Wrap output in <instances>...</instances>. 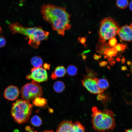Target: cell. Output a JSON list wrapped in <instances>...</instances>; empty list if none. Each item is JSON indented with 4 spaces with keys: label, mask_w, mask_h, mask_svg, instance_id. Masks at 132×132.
I'll list each match as a JSON object with an SVG mask.
<instances>
[{
    "label": "cell",
    "mask_w": 132,
    "mask_h": 132,
    "mask_svg": "<svg viewBox=\"0 0 132 132\" xmlns=\"http://www.w3.org/2000/svg\"><path fill=\"white\" fill-rule=\"evenodd\" d=\"M66 10L65 7L47 4L42 5L40 10L44 20L51 24L54 30L63 36L66 30L71 28L70 23L71 15Z\"/></svg>",
    "instance_id": "6da1fadb"
},
{
    "label": "cell",
    "mask_w": 132,
    "mask_h": 132,
    "mask_svg": "<svg viewBox=\"0 0 132 132\" xmlns=\"http://www.w3.org/2000/svg\"><path fill=\"white\" fill-rule=\"evenodd\" d=\"M91 123L93 128L98 132H107L113 130L116 125L113 112L110 110L101 111L96 107L92 109Z\"/></svg>",
    "instance_id": "7a4b0ae2"
},
{
    "label": "cell",
    "mask_w": 132,
    "mask_h": 132,
    "mask_svg": "<svg viewBox=\"0 0 132 132\" xmlns=\"http://www.w3.org/2000/svg\"><path fill=\"white\" fill-rule=\"evenodd\" d=\"M32 107L29 101L18 99L12 104L11 115L16 122L21 124L26 123L32 113Z\"/></svg>",
    "instance_id": "3957f363"
},
{
    "label": "cell",
    "mask_w": 132,
    "mask_h": 132,
    "mask_svg": "<svg viewBox=\"0 0 132 132\" xmlns=\"http://www.w3.org/2000/svg\"><path fill=\"white\" fill-rule=\"evenodd\" d=\"M21 33L29 39L28 44L31 47L37 49L43 40L47 39L49 33L44 31L40 26L33 27H24Z\"/></svg>",
    "instance_id": "277c9868"
},
{
    "label": "cell",
    "mask_w": 132,
    "mask_h": 132,
    "mask_svg": "<svg viewBox=\"0 0 132 132\" xmlns=\"http://www.w3.org/2000/svg\"><path fill=\"white\" fill-rule=\"evenodd\" d=\"M119 28V24L112 18L107 17L103 19L100 24L99 41L104 43L107 40L114 37Z\"/></svg>",
    "instance_id": "5b68a950"
},
{
    "label": "cell",
    "mask_w": 132,
    "mask_h": 132,
    "mask_svg": "<svg viewBox=\"0 0 132 132\" xmlns=\"http://www.w3.org/2000/svg\"><path fill=\"white\" fill-rule=\"evenodd\" d=\"M43 92L40 85L33 80L23 85L21 90L22 99L29 101L36 98L41 97Z\"/></svg>",
    "instance_id": "8992f818"
},
{
    "label": "cell",
    "mask_w": 132,
    "mask_h": 132,
    "mask_svg": "<svg viewBox=\"0 0 132 132\" xmlns=\"http://www.w3.org/2000/svg\"><path fill=\"white\" fill-rule=\"evenodd\" d=\"M27 79H32L38 83L46 81L48 79V75L46 70L42 67H33L31 70V73L26 77Z\"/></svg>",
    "instance_id": "52a82bcc"
},
{
    "label": "cell",
    "mask_w": 132,
    "mask_h": 132,
    "mask_svg": "<svg viewBox=\"0 0 132 132\" xmlns=\"http://www.w3.org/2000/svg\"><path fill=\"white\" fill-rule=\"evenodd\" d=\"M81 81L83 86L90 93L94 94H103L104 91L99 89L94 79L85 76Z\"/></svg>",
    "instance_id": "ba28073f"
},
{
    "label": "cell",
    "mask_w": 132,
    "mask_h": 132,
    "mask_svg": "<svg viewBox=\"0 0 132 132\" xmlns=\"http://www.w3.org/2000/svg\"><path fill=\"white\" fill-rule=\"evenodd\" d=\"M132 28L127 24L119 28L117 33L121 42L123 41L131 42L132 40Z\"/></svg>",
    "instance_id": "9c48e42d"
},
{
    "label": "cell",
    "mask_w": 132,
    "mask_h": 132,
    "mask_svg": "<svg viewBox=\"0 0 132 132\" xmlns=\"http://www.w3.org/2000/svg\"><path fill=\"white\" fill-rule=\"evenodd\" d=\"M19 93V90L17 87L14 85H10L5 89L4 96L6 99L13 101L18 98Z\"/></svg>",
    "instance_id": "30bf717a"
},
{
    "label": "cell",
    "mask_w": 132,
    "mask_h": 132,
    "mask_svg": "<svg viewBox=\"0 0 132 132\" xmlns=\"http://www.w3.org/2000/svg\"><path fill=\"white\" fill-rule=\"evenodd\" d=\"M73 125L71 121H63L58 125L56 132H73Z\"/></svg>",
    "instance_id": "8fae6325"
},
{
    "label": "cell",
    "mask_w": 132,
    "mask_h": 132,
    "mask_svg": "<svg viewBox=\"0 0 132 132\" xmlns=\"http://www.w3.org/2000/svg\"><path fill=\"white\" fill-rule=\"evenodd\" d=\"M66 73V70L63 66H59L57 67L54 71L52 73L51 77L52 79L55 80L57 77H64Z\"/></svg>",
    "instance_id": "7c38bea8"
},
{
    "label": "cell",
    "mask_w": 132,
    "mask_h": 132,
    "mask_svg": "<svg viewBox=\"0 0 132 132\" xmlns=\"http://www.w3.org/2000/svg\"><path fill=\"white\" fill-rule=\"evenodd\" d=\"M111 48L108 43H99L98 44L96 47V51L100 55L104 54L105 51L107 49Z\"/></svg>",
    "instance_id": "4fadbf2b"
},
{
    "label": "cell",
    "mask_w": 132,
    "mask_h": 132,
    "mask_svg": "<svg viewBox=\"0 0 132 132\" xmlns=\"http://www.w3.org/2000/svg\"><path fill=\"white\" fill-rule=\"evenodd\" d=\"M96 81L97 86L99 89L104 91L109 87V82L107 79L102 78L99 79H97Z\"/></svg>",
    "instance_id": "5bb4252c"
},
{
    "label": "cell",
    "mask_w": 132,
    "mask_h": 132,
    "mask_svg": "<svg viewBox=\"0 0 132 132\" xmlns=\"http://www.w3.org/2000/svg\"><path fill=\"white\" fill-rule=\"evenodd\" d=\"M53 88L54 90L56 92L61 93L65 89V85L63 81L58 80L54 84Z\"/></svg>",
    "instance_id": "9a60e30c"
},
{
    "label": "cell",
    "mask_w": 132,
    "mask_h": 132,
    "mask_svg": "<svg viewBox=\"0 0 132 132\" xmlns=\"http://www.w3.org/2000/svg\"><path fill=\"white\" fill-rule=\"evenodd\" d=\"M31 64L34 67H41L43 64V61L42 58L38 56L33 57L31 60Z\"/></svg>",
    "instance_id": "2e32d148"
},
{
    "label": "cell",
    "mask_w": 132,
    "mask_h": 132,
    "mask_svg": "<svg viewBox=\"0 0 132 132\" xmlns=\"http://www.w3.org/2000/svg\"><path fill=\"white\" fill-rule=\"evenodd\" d=\"M32 103L37 107H42L45 106L47 104V101L44 98L38 97L33 99Z\"/></svg>",
    "instance_id": "e0dca14e"
},
{
    "label": "cell",
    "mask_w": 132,
    "mask_h": 132,
    "mask_svg": "<svg viewBox=\"0 0 132 132\" xmlns=\"http://www.w3.org/2000/svg\"><path fill=\"white\" fill-rule=\"evenodd\" d=\"M85 130L84 127L79 121L73 123V132H85Z\"/></svg>",
    "instance_id": "ac0fdd59"
},
{
    "label": "cell",
    "mask_w": 132,
    "mask_h": 132,
    "mask_svg": "<svg viewBox=\"0 0 132 132\" xmlns=\"http://www.w3.org/2000/svg\"><path fill=\"white\" fill-rule=\"evenodd\" d=\"M31 123L34 126L39 127L42 124V121L40 117L37 115L33 116L31 119Z\"/></svg>",
    "instance_id": "d6986e66"
},
{
    "label": "cell",
    "mask_w": 132,
    "mask_h": 132,
    "mask_svg": "<svg viewBox=\"0 0 132 132\" xmlns=\"http://www.w3.org/2000/svg\"><path fill=\"white\" fill-rule=\"evenodd\" d=\"M66 72L68 74L71 76L76 75L78 72V69L77 67L73 65H70L67 67Z\"/></svg>",
    "instance_id": "ffe728a7"
},
{
    "label": "cell",
    "mask_w": 132,
    "mask_h": 132,
    "mask_svg": "<svg viewBox=\"0 0 132 132\" xmlns=\"http://www.w3.org/2000/svg\"><path fill=\"white\" fill-rule=\"evenodd\" d=\"M116 4L117 7L119 8L124 9L128 6L129 1L128 0H117Z\"/></svg>",
    "instance_id": "44dd1931"
},
{
    "label": "cell",
    "mask_w": 132,
    "mask_h": 132,
    "mask_svg": "<svg viewBox=\"0 0 132 132\" xmlns=\"http://www.w3.org/2000/svg\"><path fill=\"white\" fill-rule=\"evenodd\" d=\"M118 51L114 48H111L106 50L104 53V54L108 56L111 57L115 56Z\"/></svg>",
    "instance_id": "7402d4cb"
},
{
    "label": "cell",
    "mask_w": 132,
    "mask_h": 132,
    "mask_svg": "<svg viewBox=\"0 0 132 132\" xmlns=\"http://www.w3.org/2000/svg\"><path fill=\"white\" fill-rule=\"evenodd\" d=\"M126 45L118 43L114 47L118 51H121L124 50L126 48Z\"/></svg>",
    "instance_id": "603a6c76"
},
{
    "label": "cell",
    "mask_w": 132,
    "mask_h": 132,
    "mask_svg": "<svg viewBox=\"0 0 132 132\" xmlns=\"http://www.w3.org/2000/svg\"><path fill=\"white\" fill-rule=\"evenodd\" d=\"M117 41L114 37H112L109 39V44L112 47H114L117 44Z\"/></svg>",
    "instance_id": "cb8c5ba5"
},
{
    "label": "cell",
    "mask_w": 132,
    "mask_h": 132,
    "mask_svg": "<svg viewBox=\"0 0 132 132\" xmlns=\"http://www.w3.org/2000/svg\"><path fill=\"white\" fill-rule=\"evenodd\" d=\"M87 70L88 73L87 76V77L93 79L95 78V77H96V75L94 72L88 68L87 69Z\"/></svg>",
    "instance_id": "d4e9b609"
},
{
    "label": "cell",
    "mask_w": 132,
    "mask_h": 132,
    "mask_svg": "<svg viewBox=\"0 0 132 132\" xmlns=\"http://www.w3.org/2000/svg\"><path fill=\"white\" fill-rule=\"evenodd\" d=\"M6 44L5 38L3 36L0 35V48L4 47Z\"/></svg>",
    "instance_id": "484cf974"
},
{
    "label": "cell",
    "mask_w": 132,
    "mask_h": 132,
    "mask_svg": "<svg viewBox=\"0 0 132 132\" xmlns=\"http://www.w3.org/2000/svg\"><path fill=\"white\" fill-rule=\"evenodd\" d=\"M99 65L101 66L104 67L106 66L108 64V62L107 61H101V62L99 61Z\"/></svg>",
    "instance_id": "4316f807"
},
{
    "label": "cell",
    "mask_w": 132,
    "mask_h": 132,
    "mask_svg": "<svg viewBox=\"0 0 132 132\" xmlns=\"http://www.w3.org/2000/svg\"><path fill=\"white\" fill-rule=\"evenodd\" d=\"M94 59L95 60H98L101 57L100 55H99L96 54H95L93 56Z\"/></svg>",
    "instance_id": "83f0119b"
},
{
    "label": "cell",
    "mask_w": 132,
    "mask_h": 132,
    "mask_svg": "<svg viewBox=\"0 0 132 132\" xmlns=\"http://www.w3.org/2000/svg\"><path fill=\"white\" fill-rule=\"evenodd\" d=\"M50 67V65L47 63H45L44 65V69H49Z\"/></svg>",
    "instance_id": "f1b7e54d"
},
{
    "label": "cell",
    "mask_w": 132,
    "mask_h": 132,
    "mask_svg": "<svg viewBox=\"0 0 132 132\" xmlns=\"http://www.w3.org/2000/svg\"><path fill=\"white\" fill-rule=\"evenodd\" d=\"M86 41V39L85 37H82L80 40V42L83 44L85 45V43Z\"/></svg>",
    "instance_id": "f546056e"
},
{
    "label": "cell",
    "mask_w": 132,
    "mask_h": 132,
    "mask_svg": "<svg viewBox=\"0 0 132 132\" xmlns=\"http://www.w3.org/2000/svg\"><path fill=\"white\" fill-rule=\"evenodd\" d=\"M102 94H98L97 96V99L98 100H101L103 99Z\"/></svg>",
    "instance_id": "4dcf8cb0"
},
{
    "label": "cell",
    "mask_w": 132,
    "mask_h": 132,
    "mask_svg": "<svg viewBox=\"0 0 132 132\" xmlns=\"http://www.w3.org/2000/svg\"><path fill=\"white\" fill-rule=\"evenodd\" d=\"M121 69L122 71L128 70L127 66H122L121 67Z\"/></svg>",
    "instance_id": "1f68e13d"
},
{
    "label": "cell",
    "mask_w": 132,
    "mask_h": 132,
    "mask_svg": "<svg viewBox=\"0 0 132 132\" xmlns=\"http://www.w3.org/2000/svg\"><path fill=\"white\" fill-rule=\"evenodd\" d=\"M82 56L83 59L84 60H85L86 58V56L83 52L82 53Z\"/></svg>",
    "instance_id": "d6a6232c"
},
{
    "label": "cell",
    "mask_w": 132,
    "mask_h": 132,
    "mask_svg": "<svg viewBox=\"0 0 132 132\" xmlns=\"http://www.w3.org/2000/svg\"><path fill=\"white\" fill-rule=\"evenodd\" d=\"M132 0H131V2H130V3L129 4V8L130 9V10L131 11L132 10Z\"/></svg>",
    "instance_id": "836d02e7"
},
{
    "label": "cell",
    "mask_w": 132,
    "mask_h": 132,
    "mask_svg": "<svg viewBox=\"0 0 132 132\" xmlns=\"http://www.w3.org/2000/svg\"><path fill=\"white\" fill-rule=\"evenodd\" d=\"M121 63L122 64L124 63L125 62V59L123 56V58L121 60Z\"/></svg>",
    "instance_id": "e575fe53"
},
{
    "label": "cell",
    "mask_w": 132,
    "mask_h": 132,
    "mask_svg": "<svg viewBox=\"0 0 132 132\" xmlns=\"http://www.w3.org/2000/svg\"><path fill=\"white\" fill-rule=\"evenodd\" d=\"M30 128L29 126H26L25 128V130L26 131H29L30 130Z\"/></svg>",
    "instance_id": "d590c367"
},
{
    "label": "cell",
    "mask_w": 132,
    "mask_h": 132,
    "mask_svg": "<svg viewBox=\"0 0 132 132\" xmlns=\"http://www.w3.org/2000/svg\"><path fill=\"white\" fill-rule=\"evenodd\" d=\"M127 64L128 66H130L131 65L132 63L130 61H127Z\"/></svg>",
    "instance_id": "8d00e7d4"
},
{
    "label": "cell",
    "mask_w": 132,
    "mask_h": 132,
    "mask_svg": "<svg viewBox=\"0 0 132 132\" xmlns=\"http://www.w3.org/2000/svg\"><path fill=\"white\" fill-rule=\"evenodd\" d=\"M132 129H128L125 130L126 132H132Z\"/></svg>",
    "instance_id": "74e56055"
},
{
    "label": "cell",
    "mask_w": 132,
    "mask_h": 132,
    "mask_svg": "<svg viewBox=\"0 0 132 132\" xmlns=\"http://www.w3.org/2000/svg\"><path fill=\"white\" fill-rule=\"evenodd\" d=\"M42 132H54L53 130H51V131L46 130V131H44Z\"/></svg>",
    "instance_id": "f35d334b"
},
{
    "label": "cell",
    "mask_w": 132,
    "mask_h": 132,
    "mask_svg": "<svg viewBox=\"0 0 132 132\" xmlns=\"http://www.w3.org/2000/svg\"><path fill=\"white\" fill-rule=\"evenodd\" d=\"M90 52V50H88L86 51H84L83 53H84L85 54V53H87Z\"/></svg>",
    "instance_id": "ab89813d"
},
{
    "label": "cell",
    "mask_w": 132,
    "mask_h": 132,
    "mask_svg": "<svg viewBox=\"0 0 132 132\" xmlns=\"http://www.w3.org/2000/svg\"><path fill=\"white\" fill-rule=\"evenodd\" d=\"M115 63V61H113L111 62V63H110V65H113Z\"/></svg>",
    "instance_id": "60d3db41"
},
{
    "label": "cell",
    "mask_w": 132,
    "mask_h": 132,
    "mask_svg": "<svg viewBox=\"0 0 132 132\" xmlns=\"http://www.w3.org/2000/svg\"><path fill=\"white\" fill-rule=\"evenodd\" d=\"M2 32V30L1 27L0 26V34H1Z\"/></svg>",
    "instance_id": "b9f144b4"
},
{
    "label": "cell",
    "mask_w": 132,
    "mask_h": 132,
    "mask_svg": "<svg viewBox=\"0 0 132 132\" xmlns=\"http://www.w3.org/2000/svg\"><path fill=\"white\" fill-rule=\"evenodd\" d=\"M14 132H19L18 130L17 129H16L14 130Z\"/></svg>",
    "instance_id": "7bdbcfd3"
},
{
    "label": "cell",
    "mask_w": 132,
    "mask_h": 132,
    "mask_svg": "<svg viewBox=\"0 0 132 132\" xmlns=\"http://www.w3.org/2000/svg\"><path fill=\"white\" fill-rule=\"evenodd\" d=\"M116 60L118 61H120V59L119 58H117L116 59Z\"/></svg>",
    "instance_id": "ee69618b"
},
{
    "label": "cell",
    "mask_w": 132,
    "mask_h": 132,
    "mask_svg": "<svg viewBox=\"0 0 132 132\" xmlns=\"http://www.w3.org/2000/svg\"><path fill=\"white\" fill-rule=\"evenodd\" d=\"M29 132H33V131H30Z\"/></svg>",
    "instance_id": "f6af8a7d"
}]
</instances>
